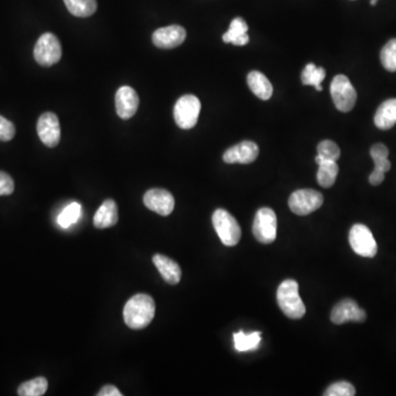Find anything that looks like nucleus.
Here are the masks:
<instances>
[{
  "label": "nucleus",
  "mask_w": 396,
  "mask_h": 396,
  "mask_svg": "<svg viewBox=\"0 0 396 396\" xmlns=\"http://www.w3.org/2000/svg\"><path fill=\"white\" fill-rule=\"evenodd\" d=\"M156 315L154 298L147 294H137L130 298L123 309V318L129 328L140 331L148 327Z\"/></svg>",
  "instance_id": "nucleus-1"
},
{
  "label": "nucleus",
  "mask_w": 396,
  "mask_h": 396,
  "mask_svg": "<svg viewBox=\"0 0 396 396\" xmlns=\"http://www.w3.org/2000/svg\"><path fill=\"white\" fill-rule=\"evenodd\" d=\"M276 300L281 309L291 320H301L306 313V307L298 294V283L295 280H285L280 284Z\"/></svg>",
  "instance_id": "nucleus-2"
},
{
  "label": "nucleus",
  "mask_w": 396,
  "mask_h": 396,
  "mask_svg": "<svg viewBox=\"0 0 396 396\" xmlns=\"http://www.w3.org/2000/svg\"><path fill=\"white\" fill-rule=\"evenodd\" d=\"M213 228L225 246L233 247L240 241L241 228L235 217L219 208L213 213Z\"/></svg>",
  "instance_id": "nucleus-3"
},
{
  "label": "nucleus",
  "mask_w": 396,
  "mask_h": 396,
  "mask_svg": "<svg viewBox=\"0 0 396 396\" xmlns=\"http://www.w3.org/2000/svg\"><path fill=\"white\" fill-rule=\"evenodd\" d=\"M200 99L194 95L182 96L174 106V121L180 129L194 128L200 117Z\"/></svg>",
  "instance_id": "nucleus-4"
},
{
  "label": "nucleus",
  "mask_w": 396,
  "mask_h": 396,
  "mask_svg": "<svg viewBox=\"0 0 396 396\" xmlns=\"http://www.w3.org/2000/svg\"><path fill=\"white\" fill-rule=\"evenodd\" d=\"M33 55L39 65L49 67L58 63L62 58V47L59 39L53 33H44L37 41Z\"/></svg>",
  "instance_id": "nucleus-5"
},
{
  "label": "nucleus",
  "mask_w": 396,
  "mask_h": 396,
  "mask_svg": "<svg viewBox=\"0 0 396 396\" xmlns=\"http://www.w3.org/2000/svg\"><path fill=\"white\" fill-rule=\"evenodd\" d=\"M331 98L339 112H349L357 103V92L346 75H337L331 85Z\"/></svg>",
  "instance_id": "nucleus-6"
},
{
  "label": "nucleus",
  "mask_w": 396,
  "mask_h": 396,
  "mask_svg": "<svg viewBox=\"0 0 396 396\" xmlns=\"http://www.w3.org/2000/svg\"><path fill=\"white\" fill-rule=\"evenodd\" d=\"M278 218L273 209L269 207L260 208L254 217L252 233L259 242L269 244L276 239Z\"/></svg>",
  "instance_id": "nucleus-7"
},
{
  "label": "nucleus",
  "mask_w": 396,
  "mask_h": 396,
  "mask_svg": "<svg viewBox=\"0 0 396 396\" xmlns=\"http://www.w3.org/2000/svg\"><path fill=\"white\" fill-rule=\"evenodd\" d=\"M324 196L315 189H304L294 191L289 198L291 211L298 216H306L322 207Z\"/></svg>",
  "instance_id": "nucleus-8"
},
{
  "label": "nucleus",
  "mask_w": 396,
  "mask_h": 396,
  "mask_svg": "<svg viewBox=\"0 0 396 396\" xmlns=\"http://www.w3.org/2000/svg\"><path fill=\"white\" fill-rule=\"evenodd\" d=\"M349 243L353 251L364 258H375L377 253V244L371 230L366 225L353 226L349 233Z\"/></svg>",
  "instance_id": "nucleus-9"
},
{
  "label": "nucleus",
  "mask_w": 396,
  "mask_h": 396,
  "mask_svg": "<svg viewBox=\"0 0 396 396\" xmlns=\"http://www.w3.org/2000/svg\"><path fill=\"white\" fill-rule=\"evenodd\" d=\"M39 138L49 148H54L61 140V126L58 116L53 112H45L40 116L37 125Z\"/></svg>",
  "instance_id": "nucleus-10"
},
{
  "label": "nucleus",
  "mask_w": 396,
  "mask_h": 396,
  "mask_svg": "<svg viewBox=\"0 0 396 396\" xmlns=\"http://www.w3.org/2000/svg\"><path fill=\"white\" fill-rule=\"evenodd\" d=\"M143 202L145 207L161 216H169L175 206L173 195L167 189H149L143 196Z\"/></svg>",
  "instance_id": "nucleus-11"
},
{
  "label": "nucleus",
  "mask_w": 396,
  "mask_h": 396,
  "mask_svg": "<svg viewBox=\"0 0 396 396\" xmlns=\"http://www.w3.org/2000/svg\"><path fill=\"white\" fill-rule=\"evenodd\" d=\"M331 318L333 324L342 325L348 322H364L366 320V314L353 300L346 298L335 305Z\"/></svg>",
  "instance_id": "nucleus-12"
},
{
  "label": "nucleus",
  "mask_w": 396,
  "mask_h": 396,
  "mask_svg": "<svg viewBox=\"0 0 396 396\" xmlns=\"http://www.w3.org/2000/svg\"><path fill=\"white\" fill-rule=\"evenodd\" d=\"M139 96L130 86H123L116 94V112L118 116L127 121L134 117L139 108Z\"/></svg>",
  "instance_id": "nucleus-13"
},
{
  "label": "nucleus",
  "mask_w": 396,
  "mask_h": 396,
  "mask_svg": "<svg viewBox=\"0 0 396 396\" xmlns=\"http://www.w3.org/2000/svg\"><path fill=\"white\" fill-rule=\"evenodd\" d=\"M185 29L178 25L160 28L154 31L152 36L154 45L160 49H174L180 47V44L185 41Z\"/></svg>",
  "instance_id": "nucleus-14"
},
{
  "label": "nucleus",
  "mask_w": 396,
  "mask_h": 396,
  "mask_svg": "<svg viewBox=\"0 0 396 396\" xmlns=\"http://www.w3.org/2000/svg\"><path fill=\"white\" fill-rule=\"evenodd\" d=\"M373 161H375V169L371 173L369 182L371 185L377 186L382 184L386 173L391 169V162L388 161V149L383 143H377L370 150Z\"/></svg>",
  "instance_id": "nucleus-15"
},
{
  "label": "nucleus",
  "mask_w": 396,
  "mask_h": 396,
  "mask_svg": "<svg viewBox=\"0 0 396 396\" xmlns=\"http://www.w3.org/2000/svg\"><path fill=\"white\" fill-rule=\"evenodd\" d=\"M259 147L252 141H242L228 149L224 154V161L228 164H250L257 160Z\"/></svg>",
  "instance_id": "nucleus-16"
},
{
  "label": "nucleus",
  "mask_w": 396,
  "mask_h": 396,
  "mask_svg": "<svg viewBox=\"0 0 396 396\" xmlns=\"http://www.w3.org/2000/svg\"><path fill=\"white\" fill-rule=\"evenodd\" d=\"M152 260L164 281L171 285L178 284L182 278V271L178 263L162 254H156Z\"/></svg>",
  "instance_id": "nucleus-17"
},
{
  "label": "nucleus",
  "mask_w": 396,
  "mask_h": 396,
  "mask_svg": "<svg viewBox=\"0 0 396 396\" xmlns=\"http://www.w3.org/2000/svg\"><path fill=\"white\" fill-rule=\"evenodd\" d=\"M118 222V207L115 200H107L94 216V226L98 229L112 227Z\"/></svg>",
  "instance_id": "nucleus-18"
},
{
  "label": "nucleus",
  "mask_w": 396,
  "mask_h": 396,
  "mask_svg": "<svg viewBox=\"0 0 396 396\" xmlns=\"http://www.w3.org/2000/svg\"><path fill=\"white\" fill-rule=\"evenodd\" d=\"M315 161L318 164V172H317V182L322 187L329 189L336 182L337 175H338L339 167L336 161L326 160L317 154Z\"/></svg>",
  "instance_id": "nucleus-19"
},
{
  "label": "nucleus",
  "mask_w": 396,
  "mask_h": 396,
  "mask_svg": "<svg viewBox=\"0 0 396 396\" xmlns=\"http://www.w3.org/2000/svg\"><path fill=\"white\" fill-rule=\"evenodd\" d=\"M249 87L254 95L262 101H269L271 96L273 95V86L271 84L268 77L259 71H252L249 73Z\"/></svg>",
  "instance_id": "nucleus-20"
},
{
  "label": "nucleus",
  "mask_w": 396,
  "mask_h": 396,
  "mask_svg": "<svg viewBox=\"0 0 396 396\" xmlns=\"http://www.w3.org/2000/svg\"><path fill=\"white\" fill-rule=\"evenodd\" d=\"M248 30L247 22L240 17H238L230 23L227 32L222 36V40H224L225 43H233L238 47H242V45L248 44L249 40H250Z\"/></svg>",
  "instance_id": "nucleus-21"
},
{
  "label": "nucleus",
  "mask_w": 396,
  "mask_h": 396,
  "mask_svg": "<svg viewBox=\"0 0 396 396\" xmlns=\"http://www.w3.org/2000/svg\"><path fill=\"white\" fill-rule=\"evenodd\" d=\"M375 123L381 130L393 128L396 123V98L388 99L377 108Z\"/></svg>",
  "instance_id": "nucleus-22"
},
{
  "label": "nucleus",
  "mask_w": 396,
  "mask_h": 396,
  "mask_svg": "<svg viewBox=\"0 0 396 396\" xmlns=\"http://www.w3.org/2000/svg\"><path fill=\"white\" fill-rule=\"evenodd\" d=\"M64 3L73 16L79 18L90 17L97 10L96 0H64Z\"/></svg>",
  "instance_id": "nucleus-23"
},
{
  "label": "nucleus",
  "mask_w": 396,
  "mask_h": 396,
  "mask_svg": "<svg viewBox=\"0 0 396 396\" xmlns=\"http://www.w3.org/2000/svg\"><path fill=\"white\" fill-rule=\"evenodd\" d=\"M326 77L325 69L317 67L314 63H309L302 72L301 79L303 85L314 86L318 92H322V83Z\"/></svg>",
  "instance_id": "nucleus-24"
},
{
  "label": "nucleus",
  "mask_w": 396,
  "mask_h": 396,
  "mask_svg": "<svg viewBox=\"0 0 396 396\" xmlns=\"http://www.w3.org/2000/svg\"><path fill=\"white\" fill-rule=\"evenodd\" d=\"M233 340H235L236 349L240 353L258 349L261 342V331H254L248 335L243 331H239V333H233Z\"/></svg>",
  "instance_id": "nucleus-25"
},
{
  "label": "nucleus",
  "mask_w": 396,
  "mask_h": 396,
  "mask_svg": "<svg viewBox=\"0 0 396 396\" xmlns=\"http://www.w3.org/2000/svg\"><path fill=\"white\" fill-rule=\"evenodd\" d=\"M48 390V381L45 377H39L33 380L22 383L18 388L20 396H42Z\"/></svg>",
  "instance_id": "nucleus-26"
},
{
  "label": "nucleus",
  "mask_w": 396,
  "mask_h": 396,
  "mask_svg": "<svg viewBox=\"0 0 396 396\" xmlns=\"http://www.w3.org/2000/svg\"><path fill=\"white\" fill-rule=\"evenodd\" d=\"M380 59L386 71L396 72V39H392L383 47Z\"/></svg>",
  "instance_id": "nucleus-27"
},
{
  "label": "nucleus",
  "mask_w": 396,
  "mask_h": 396,
  "mask_svg": "<svg viewBox=\"0 0 396 396\" xmlns=\"http://www.w3.org/2000/svg\"><path fill=\"white\" fill-rule=\"evenodd\" d=\"M82 207L79 202H72L69 206L64 208V211L60 213L58 218V222L63 228H67L71 225L75 224L81 216Z\"/></svg>",
  "instance_id": "nucleus-28"
},
{
  "label": "nucleus",
  "mask_w": 396,
  "mask_h": 396,
  "mask_svg": "<svg viewBox=\"0 0 396 396\" xmlns=\"http://www.w3.org/2000/svg\"><path fill=\"white\" fill-rule=\"evenodd\" d=\"M317 152L318 156L326 160L337 161L340 158V149L336 143L331 140H324L320 145H317Z\"/></svg>",
  "instance_id": "nucleus-29"
},
{
  "label": "nucleus",
  "mask_w": 396,
  "mask_h": 396,
  "mask_svg": "<svg viewBox=\"0 0 396 396\" xmlns=\"http://www.w3.org/2000/svg\"><path fill=\"white\" fill-rule=\"evenodd\" d=\"M324 395L326 396H353L355 395V386L351 383L342 381L333 383L326 390Z\"/></svg>",
  "instance_id": "nucleus-30"
},
{
  "label": "nucleus",
  "mask_w": 396,
  "mask_h": 396,
  "mask_svg": "<svg viewBox=\"0 0 396 396\" xmlns=\"http://www.w3.org/2000/svg\"><path fill=\"white\" fill-rule=\"evenodd\" d=\"M16 134V128L14 123L0 116V141H10Z\"/></svg>",
  "instance_id": "nucleus-31"
},
{
  "label": "nucleus",
  "mask_w": 396,
  "mask_h": 396,
  "mask_svg": "<svg viewBox=\"0 0 396 396\" xmlns=\"http://www.w3.org/2000/svg\"><path fill=\"white\" fill-rule=\"evenodd\" d=\"M14 180L10 175L0 171V196H8L14 193Z\"/></svg>",
  "instance_id": "nucleus-32"
},
{
  "label": "nucleus",
  "mask_w": 396,
  "mask_h": 396,
  "mask_svg": "<svg viewBox=\"0 0 396 396\" xmlns=\"http://www.w3.org/2000/svg\"><path fill=\"white\" fill-rule=\"evenodd\" d=\"M98 396H121V393L116 386H105L104 388H101V391L97 393Z\"/></svg>",
  "instance_id": "nucleus-33"
},
{
  "label": "nucleus",
  "mask_w": 396,
  "mask_h": 396,
  "mask_svg": "<svg viewBox=\"0 0 396 396\" xmlns=\"http://www.w3.org/2000/svg\"><path fill=\"white\" fill-rule=\"evenodd\" d=\"M370 1H371V5H372V6H375V5H377V0H370Z\"/></svg>",
  "instance_id": "nucleus-34"
}]
</instances>
